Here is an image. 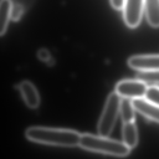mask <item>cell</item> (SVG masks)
I'll use <instances>...</instances> for the list:
<instances>
[{"instance_id":"12","label":"cell","mask_w":159,"mask_h":159,"mask_svg":"<svg viewBox=\"0 0 159 159\" xmlns=\"http://www.w3.org/2000/svg\"><path fill=\"white\" fill-rule=\"evenodd\" d=\"M135 108L132 100L122 98L120 104V114L123 123L135 122Z\"/></svg>"},{"instance_id":"17","label":"cell","mask_w":159,"mask_h":159,"mask_svg":"<svg viewBox=\"0 0 159 159\" xmlns=\"http://www.w3.org/2000/svg\"><path fill=\"white\" fill-rule=\"evenodd\" d=\"M38 56L41 60H47L49 58V53L48 51L46 50L45 49H42L39 52Z\"/></svg>"},{"instance_id":"15","label":"cell","mask_w":159,"mask_h":159,"mask_svg":"<svg viewBox=\"0 0 159 159\" xmlns=\"http://www.w3.org/2000/svg\"><path fill=\"white\" fill-rule=\"evenodd\" d=\"M24 12V7L20 4H12L11 11V19L13 20H19Z\"/></svg>"},{"instance_id":"10","label":"cell","mask_w":159,"mask_h":159,"mask_svg":"<svg viewBox=\"0 0 159 159\" xmlns=\"http://www.w3.org/2000/svg\"><path fill=\"white\" fill-rule=\"evenodd\" d=\"M123 142L130 148H134L138 143V132L135 122L123 123Z\"/></svg>"},{"instance_id":"7","label":"cell","mask_w":159,"mask_h":159,"mask_svg":"<svg viewBox=\"0 0 159 159\" xmlns=\"http://www.w3.org/2000/svg\"><path fill=\"white\" fill-rule=\"evenodd\" d=\"M132 100L135 111L148 119L159 123L158 106L152 103L144 98Z\"/></svg>"},{"instance_id":"13","label":"cell","mask_w":159,"mask_h":159,"mask_svg":"<svg viewBox=\"0 0 159 159\" xmlns=\"http://www.w3.org/2000/svg\"><path fill=\"white\" fill-rule=\"evenodd\" d=\"M137 78L146 83L159 84V70L139 71Z\"/></svg>"},{"instance_id":"3","label":"cell","mask_w":159,"mask_h":159,"mask_svg":"<svg viewBox=\"0 0 159 159\" xmlns=\"http://www.w3.org/2000/svg\"><path fill=\"white\" fill-rule=\"evenodd\" d=\"M121 98L116 91L108 96L98 125V130L100 135L107 137L111 133L117 116L120 114Z\"/></svg>"},{"instance_id":"6","label":"cell","mask_w":159,"mask_h":159,"mask_svg":"<svg viewBox=\"0 0 159 159\" xmlns=\"http://www.w3.org/2000/svg\"><path fill=\"white\" fill-rule=\"evenodd\" d=\"M129 66L138 71L159 70V54L140 55L130 57Z\"/></svg>"},{"instance_id":"9","label":"cell","mask_w":159,"mask_h":159,"mask_svg":"<svg viewBox=\"0 0 159 159\" xmlns=\"http://www.w3.org/2000/svg\"><path fill=\"white\" fill-rule=\"evenodd\" d=\"M144 9L150 25L159 27V0H145Z\"/></svg>"},{"instance_id":"14","label":"cell","mask_w":159,"mask_h":159,"mask_svg":"<svg viewBox=\"0 0 159 159\" xmlns=\"http://www.w3.org/2000/svg\"><path fill=\"white\" fill-rule=\"evenodd\" d=\"M144 98L159 106V86H148Z\"/></svg>"},{"instance_id":"5","label":"cell","mask_w":159,"mask_h":159,"mask_svg":"<svg viewBox=\"0 0 159 159\" xmlns=\"http://www.w3.org/2000/svg\"><path fill=\"white\" fill-rule=\"evenodd\" d=\"M145 0H125L123 9L124 20L130 28L137 27L142 19Z\"/></svg>"},{"instance_id":"11","label":"cell","mask_w":159,"mask_h":159,"mask_svg":"<svg viewBox=\"0 0 159 159\" xmlns=\"http://www.w3.org/2000/svg\"><path fill=\"white\" fill-rule=\"evenodd\" d=\"M12 2L11 0H1L0 3V34L3 35L11 19Z\"/></svg>"},{"instance_id":"1","label":"cell","mask_w":159,"mask_h":159,"mask_svg":"<svg viewBox=\"0 0 159 159\" xmlns=\"http://www.w3.org/2000/svg\"><path fill=\"white\" fill-rule=\"evenodd\" d=\"M25 136L29 140L37 143L62 147H75L79 145L81 134L70 129L34 126L27 129Z\"/></svg>"},{"instance_id":"2","label":"cell","mask_w":159,"mask_h":159,"mask_svg":"<svg viewBox=\"0 0 159 159\" xmlns=\"http://www.w3.org/2000/svg\"><path fill=\"white\" fill-rule=\"evenodd\" d=\"M79 145L87 150L117 157H125L131 150L123 142L90 134H81Z\"/></svg>"},{"instance_id":"16","label":"cell","mask_w":159,"mask_h":159,"mask_svg":"<svg viewBox=\"0 0 159 159\" xmlns=\"http://www.w3.org/2000/svg\"><path fill=\"white\" fill-rule=\"evenodd\" d=\"M110 2L113 8L117 10H120L124 9L125 0H110Z\"/></svg>"},{"instance_id":"8","label":"cell","mask_w":159,"mask_h":159,"mask_svg":"<svg viewBox=\"0 0 159 159\" xmlns=\"http://www.w3.org/2000/svg\"><path fill=\"white\" fill-rule=\"evenodd\" d=\"M19 88L27 106L32 109L39 106L40 97L37 89L32 83L29 81H24L20 83Z\"/></svg>"},{"instance_id":"4","label":"cell","mask_w":159,"mask_h":159,"mask_svg":"<svg viewBox=\"0 0 159 159\" xmlns=\"http://www.w3.org/2000/svg\"><path fill=\"white\" fill-rule=\"evenodd\" d=\"M147 83L139 80H124L116 86L115 91L121 97L131 99L145 97Z\"/></svg>"}]
</instances>
